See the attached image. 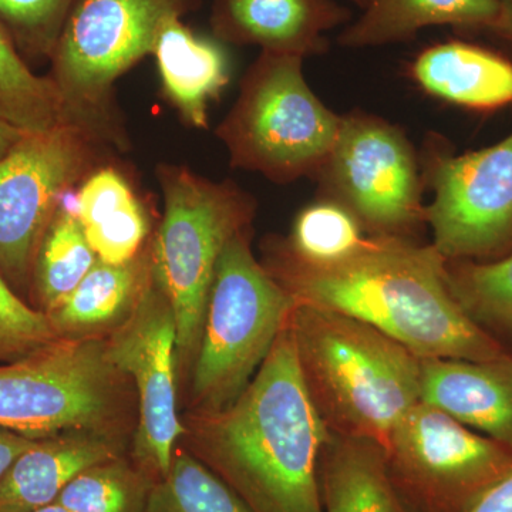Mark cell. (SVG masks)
Here are the masks:
<instances>
[{"instance_id": "cell-1", "label": "cell", "mask_w": 512, "mask_h": 512, "mask_svg": "<svg viewBox=\"0 0 512 512\" xmlns=\"http://www.w3.org/2000/svg\"><path fill=\"white\" fill-rule=\"evenodd\" d=\"M265 266L296 301L365 322L420 359L490 360L508 353L461 308L446 259L433 245L372 235L342 261L311 265L282 244Z\"/></svg>"}, {"instance_id": "cell-2", "label": "cell", "mask_w": 512, "mask_h": 512, "mask_svg": "<svg viewBox=\"0 0 512 512\" xmlns=\"http://www.w3.org/2000/svg\"><path fill=\"white\" fill-rule=\"evenodd\" d=\"M291 318V316H289ZM194 453L251 512H323L319 461L329 429L302 379L289 325L227 409L195 413Z\"/></svg>"}, {"instance_id": "cell-3", "label": "cell", "mask_w": 512, "mask_h": 512, "mask_svg": "<svg viewBox=\"0 0 512 512\" xmlns=\"http://www.w3.org/2000/svg\"><path fill=\"white\" fill-rule=\"evenodd\" d=\"M302 379L329 431L386 446L421 402V359L373 326L296 301L288 320Z\"/></svg>"}, {"instance_id": "cell-4", "label": "cell", "mask_w": 512, "mask_h": 512, "mask_svg": "<svg viewBox=\"0 0 512 512\" xmlns=\"http://www.w3.org/2000/svg\"><path fill=\"white\" fill-rule=\"evenodd\" d=\"M164 215L150 248L151 272L173 308L178 360L194 365L215 269L225 245L251 227L254 202L232 183H212L187 168L158 170Z\"/></svg>"}, {"instance_id": "cell-5", "label": "cell", "mask_w": 512, "mask_h": 512, "mask_svg": "<svg viewBox=\"0 0 512 512\" xmlns=\"http://www.w3.org/2000/svg\"><path fill=\"white\" fill-rule=\"evenodd\" d=\"M295 305L291 293L256 259L249 227L229 239L215 269L192 369L195 413L221 412L245 392Z\"/></svg>"}, {"instance_id": "cell-6", "label": "cell", "mask_w": 512, "mask_h": 512, "mask_svg": "<svg viewBox=\"0 0 512 512\" xmlns=\"http://www.w3.org/2000/svg\"><path fill=\"white\" fill-rule=\"evenodd\" d=\"M303 57L262 52L218 128L235 167L276 183L315 178L338 138L342 116L313 93Z\"/></svg>"}, {"instance_id": "cell-7", "label": "cell", "mask_w": 512, "mask_h": 512, "mask_svg": "<svg viewBox=\"0 0 512 512\" xmlns=\"http://www.w3.org/2000/svg\"><path fill=\"white\" fill-rule=\"evenodd\" d=\"M127 380L111 363L107 339H57L0 365V429L35 440L111 434Z\"/></svg>"}, {"instance_id": "cell-8", "label": "cell", "mask_w": 512, "mask_h": 512, "mask_svg": "<svg viewBox=\"0 0 512 512\" xmlns=\"http://www.w3.org/2000/svg\"><path fill=\"white\" fill-rule=\"evenodd\" d=\"M198 0H74L52 60L53 83L74 124L101 138L111 89L153 53L161 26Z\"/></svg>"}, {"instance_id": "cell-9", "label": "cell", "mask_w": 512, "mask_h": 512, "mask_svg": "<svg viewBox=\"0 0 512 512\" xmlns=\"http://www.w3.org/2000/svg\"><path fill=\"white\" fill-rule=\"evenodd\" d=\"M315 180L320 197L348 208L376 237L407 238L426 222L412 144L399 127L373 114L342 116L338 138Z\"/></svg>"}, {"instance_id": "cell-10", "label": "cell", "mask_w": 512, "mask_h": 512, "mask_svg": "<svg viewBox=\"0 0 512 512\" xmlns=\"http://www.w3.org/2000/svg\"><path fill=\"white\" fill-rule=\"evenodd\" d=\"M96 138L77 124H60L26 134L0 160V274L20 298L32 292L47 225L64 195L92 170Z\"/></svg>"}, {"instance_id": "cell-11", "label": "cell", "mask_w": 512, "mask_h": 512, "mask_svg": "<svg viewBox=\"0 0 512 512\" xmlns=\"http://www.w3.org/2000/svg\"><path fill=\"white\" fill-rule=\"evenodd\" d=\"M410 511L458 512L512 467L511 448L420 402L383 447Z\"/></svg>"}, {"instance_id": "cell-12", "label": "cell", "mask_w": 512, "mask_h": 512, "mask_svg": "<svg viewBox=\"0 0 512 512\" xmlns=\"http://www.w3.org/2000/svg\"><path fill=\"white\" fill-rule=\"evenodd\" d=\"M424 168L434 191L424 220L446 261H493L512 252V133L461 156L430 148Z\"/></svg>"}, {"instance_id": "cell-13", "label": "cell", "mask_w": 512, "mask_h": 512, "mask_svg": "<svg viewBox=\"0 0 512 512\" xmlns=\"http://www.w3.org/2000/svg\"><path fill=\"white\" fill-rule=\"evenodd\" d=\"M107 353L136 384L140 416L134 454L160 480L170 471L175 444L187 429L177 406V323L153 272L130 318L110 333Z\"/></svg>"}, {"instance_id": "cell-14", "label": "cell", "mask_w": 512, "mask_h": 512, "mask_svg": "<svg viewBox=\"0 0 512 512\" xmlns=\"http://www.w3.org/2000/svg\"><path fill=\"white\" fill-rule=\"evenodd\" d=\"M421 402L512 450V355L421 359Z\"/></svg>"}, {"instance_id": "cell-15", "label": "cell", "mask_w": 512, "mask_h": 512, "mask_svg": "<svg viewBox=\"0 0 512 512\" xmlns=\"http://www.w3.org/2000/svg\"><path fill=\"white\" fill-rule=\"evenodd\" d=\"M348 18L333 0H217L211 25L225 42L305 59L323 52V35Z\"/></svg>"}, {"instance_id": "cell-16", "label": "cell", "mask_w": 512, "mask_h": 512, "mask_svg": "<svg viewBox=\"0 0 512 512\" xmlns=\"http://www.w3.org/2000/svg\"><path fill=\"white\" fill-rule=\"evenodd\" d=\"M119 458L114 436L69 431L37 440L0 480V512H29L55 503L87 468Z\"/></svg>"}, {"instance_id": "cell-17", "label": "cell", "mask_w": 512, "mask_h": 512, "mask_svg": "<svg viewBox=\"0 0 512 512\" xmlns=\"http://www.w3.org/2000/svg\"><path fill=\"white\" fill-rule=\"evenodd\" d=\"M424 92L470 110L491 111L512 104V62L466 42L431 46L410 69Z\"/></svg>"}, {"instance_id": "cell-18", "label": "cell", "mask_w": 512, "mask_h": 512, "mask_svg": "<svg viewBox=\"0 0 512 512\" xmlns=\"http://www.w3.org/2000/svg\"><path fill=\"white\" fill-rule=\"evenodd\" d=\"M165 96L192 127H208V106L229 82L224 49L174 16L161 26L153 53Z\"/></svg>"}, {"instance_id": "cell-19", "label": "cell", "mask_w": 512, "mask_h": 512, "mask_svg": "<svg viewBox=\"0 0 512 512\" xmlns=\"http://www.w3.org/2000/svg\"><path fill=\"white\" fill-rule=\"evenodd\" d=\"M323 512H412L379 443L329 431L319 461Z\"/></svg>"}, {"instance_id": "cell-20", "label": "cell", "mask_w": 512, "mask_h": 512, "mask_svg": "<svg viewBox=\"0 0 512 512\" xmlns=\"http://www.w3.org/2000/svg\"><path fill=\"white\" fill-rule=\"evenodd\" d=\"M150 278V252L121 265L97 259L69 298L47 318L59 339L101 338V333L113 332L130 318Z\"/></svg>"}, {"instance_id": "cell-21", "label": "cell", "mask_w": 512, "mask_h": 512, "mask_svg": "<svg viewBox=\"0 0 512 512\" xmlns=\"http://www.w3.org/2000/svg\"><path fill=\"white\" fill-rule=\"evenodd\" d=\"M74 211L100 261L121 265L140 255L150 221L133 188L116 168H99L84 178Z\"/></svg>"}, {"instance_id": "cell-22", "label": "cell", "mask_w": 512, "mask_h": 512, "mask_svg": "<svg viewBox=\"0 0 512 512\" xmlns=\"http://www.w3.org/2000/svg\"><path fill=\"white\" fill-rule=\"evenodd\" d=\"M362 16L343 30L340 46L365 49L412 39L431 26L493 30L498 0H370Z\"/></svg>"}, {"instance_id": "cell-23", "label": "cell", "mask_w": 512, "mask_h": 512, "mask_svg": "<svg viewBox=\"0 0 512 512\" xmlns=\"http://www.w3.org/2000/svg\"><path fill=\"white\" fill-rule=\"evenodd\" d=\"M97 259L74 207L64 195L36 252L32 293L37 309L46 315L55 311L89 274Z\"/></svg>"}, {"instance_id": "cell-24", "label": "cell", "mask_w": 512, "mask_h": 512, "mask_svg": "<svg viewBox=\"0 0 512 512\" xmlns=\"http://www.w3.org/2000/svg\"><path fill=\"white\" fill-rule=\"evenodd\" d=\"M0 117L28 133L73 123L53 80L36 76L0 26ZM74 124V123H73Z\"/></svg>"}, {"instance_id": "cell-25", "label": "cell", "mask_w": 512, "mask_h": 512, "mask_svg": "<svg viewBox=\"0 0 512 512\" xmlns=\"http://www.w3.org/2000/svg\"><path fill=\"white\" fill-rule=\"evenodd\" d=\"M446 269L467 315L500 342L512 340V252L493 261H446Z\"/></svg>"}, {"instance_id": "cell-26", "label": "cell", "mask_w": 512, "mask_h": 512, "mask_svg": "<svg viewBox=\"0 0 512 512\" xmlns=\"http://www.w3.org/2000/svg\"><path fill=\"white\" fill-rule=\"evenodd\" d=\"M365 228L339 202L320 197L303 208L285 248L299 261L329 265L355 254L365 242Z\"/></svg>"}, {"instance_id": "cell-27", "label": "cell", "mask_w": 512, "mask_h": 512, "mask_svg": "<svg viewBox=\"0 0 512 512\" xmlns=\"http://www.w3.org/2000/svg\"><path fill=\"white\" fill-rule=\"evenodd\" d=\"M147 512H251L197 457L175 450L170 471L153 485Z\"/></svg>"}, {"instance_id": "cell-28", "label": "cell", "mask_w": 512, "mask_h": 512, "mask_svg": "<svg viewBox=\"0 0 512 512\" xmlns=\"http://www.w3.org/2000/svg\"><path fill=\"white\" fill-rule=\"evenodd\" d=\"M150 490L146 478L113 458L73 478L55 503L70 512H147Z\"/></svg>"}, {"instance_id": "cell-29", "label": "cell", "mask_w": 512, "mask_h": 512, "mask_svg": "<svg viewBox=\"0 0 512 512\" xmlns=\"http://www.w3.org/2000/svg\"><path fill=\"white\" fill-rule=\"evenodd\" d=\"M74 0H0V26L23 59H50Z\"/></svg>"}, {"instance_id": "cell-30", "label": "cell", "mask_w": 512, "mask_h": 512, "mask_svg": "<svg viewBox=\"0 0 512 512\" xmlns=\"http://www.w3.org/2000/svg\"><path fill=\"white\" fill-rule=\"evenodd\" d=\"M57 339L46 313L23 301L0 274V363L22 359Z\"/></svg>"}, {"instance_id": "cell-31", "label": "cell", "mask_w": 512, "mask_h": 512, "mask_svg": "<svg viewBox=\"0 0 512 512\" xmlns=\"http://www.w3.org/2000/svg\"><path fill=\"white\" fill-rule=\"evenodd\" d=\"M458 512H512V467Z\"/></svg>"}, {"instance_id": "cell-32", "label": "cell", "mask_w": 512, "mask_h": 512, "mask_svg": "<svg viewBox=\"0 0 512 512\" xmlns=\"http://www.w3.org/2000/svg\"><path fill=\"white\" fill-rule=\"evenodd\" d=\"M36 441L22 434L0 429V480L15 463L16 458L25 453Z\"/></svg>"}, {"instance_id": "cell-33", "label": "cell", "mask_w": 512, "mask_h": 512, "mask_svg": "<svg viewBox=\"0 0 512 512\" xmlns=\"http://www.w3.org/2000/svg\"><path fill=\"white\" fill-rule=\"evenodd\" d=\"M26 134H29L28 131L22 130L0 117V160L8 156Z\"/></svg>"}, {"instance_id": "cell-34", "label": "cell", "mask_w": 512, "mask_h": 512, "mask_svg": "<svg viewBox=\"0 0 512 512\" xmlns=\"http://www.w3.org/2000/svg\"><path fill=\"white\" fill-rule=\"evenodd\" d=\"M500 3V15L491 32L512 43V0H498Z\"/></svg>"}, {"instance_id": "cell-35", "label": "cell", "mask_w": 512, "mask_h": 512, "mask_svg": "<svg viewBox=\"0 0 512 512\" xmlns=\"http://www.w3.org/2000/svg\"><path fill=\"white\" fill-rule=\"evenodd\" d=\"M29 512H70L67 508H64L63 505L52 503L49 505H45V507L37 508V510L29 511Z\"/></svg>"}, {"instance_id": "cell-36", "label": "cell", "mask_w": 512, "mask_h": 512, "mask_svg": "<svg viewBox=\"0 0 512 512\" xmlns=\"http://www.w3.org/2000/svg\"><path fill=\"white\" fill-rule=\"evenodd\" d=\"M352 2H355L356 5L362 6V8H366V5L370 0H352Z\"/></svg>"}]
</instances>
